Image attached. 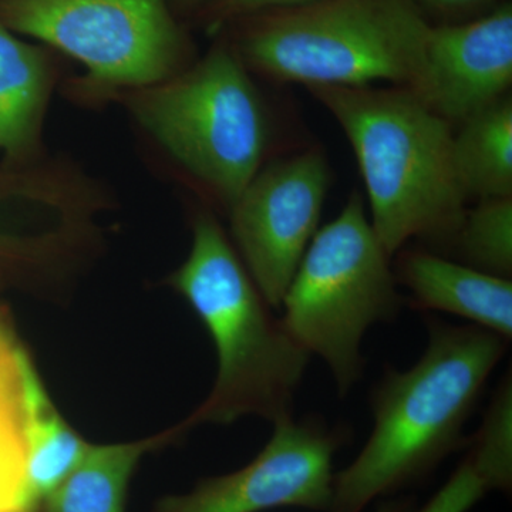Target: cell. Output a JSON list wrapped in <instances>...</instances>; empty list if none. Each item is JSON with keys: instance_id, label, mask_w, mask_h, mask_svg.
<instances>
[{"instance_id": "21", "label": "cell", "mask_w": 512, "mask_h": 512, "mask_svg": "<svg viewBox=\"0 0 512 512\" xmlns=\"http://www.w3.org/2000/svg\"><path fill=\"white\" fill-rule=\"evenodd\" d=\"M316 0H214L192 19L191 25L215 37L225 26L245 16L268 10L295 8Z\"/></svg>"}, {"instance_id": "8", "label": "cell", "mask_w": 512, "mask_h": 512, "mask_svg": "<svg viewBox=\"0 0 512 512\" xmlns=\"http://www.w3.org/2000/svg\"><path fill=\"white\" fill-rule=\"evenodd\" d=\"M329 181L325 156L303 151L264 165L228 210L239 258L272 309L318 232Z\"/></svg>"}, {"instance_id": "25", "label": "cell", "mask_w": 512, "mask_h": 512, "mask_svg": "<svg viewBox=\"0 0 512 512\" xmlns=\"http://www.w3.org/2000/svg\"><path fill=\"white\" fill-rule=\"evenodd\" d=\"M416 508L417 500L413 495L400 494L379 501L373 512H413Z\"/></svg>"}, {"instance_id": "4", "label": "cell", "mask_w": 512, "mask_h": 512, "mask_svg": "<svg viewBox=\"0 0 512 512\" xmlns=\"http://www.w3.org/2000/svg\"><path fill=\"white\" fill-rule=\"evenodd\" d=\"M430 25L412 0H316L245 16L218 35L249 72L276 82L412 89Z\"/></svg>"}, {"instance_id": "11", "label": "cell", "mask_w": 512, "mask_h": 512, "mask_svg": "<svg viewBox=\"0 0 512 512\" xmlns=\"http://www.w3.org/2000/svg\"><path fill=\"white\" fill-rule=\"evenodd\" d=\"M66 60L52 47L30 45L0 22V153L6 167L45 160L43 124Z\"/></svg>"}, {"instance_id": "23", "label": "cell", "mask_w": 512, "mask_h": 512, "mask_svg": "<svg viewBox=\"0 0 512 512\" xmlns=\"http://www.w3.org/2000/svg\"><path fill=\"white\" fill-rule=\"evenodd\" d=\"M414 6L423 13L439 15L447 19V23L464 22L484 15L495 8L501 0H412Z\"/></svg>"}, {"instance_id": "18", "label": "cell", "mask_w": 512, "mask_h": 512, "mask_svg": "<svg viewBox=\"0 0 512 512\" xmlns=\"http://www.w3.org/2000/svg\"><path fill=\"white\" fill-rule=\"evenodd\" d=\"M466 457L483 480L488 493L510 495L512 491V377L498 384L474 434Z\"/></svg>"}, {"instance_id": "14", "label": "cell", "mask_w": 512, "mask_h": 512, "mask_svg": "<svg viewBox=\"0 0 512 512\" xmlns=\"http://www.w3.org/2000/svg\"><path fill=\"white\" fill-rule=\"evenodd\" d=\"M461 123L453 136V156L466 197H512L510 97L495 101Z\"/></svg>"}, {"instance_id": "2", "label": "cell", "mask_w": 512, "mask_h": 512, "mask_svg": "<svg viewBox=\"0 0 512 512\" xmlns=\"http://www.w3.org/2000/svg\"><path fill=\"white\" fill-rule=\"evenodd\" d=\"M355 153L370 224L387 254L416 238L454 239L467 197L450 123L407 87H313Z\"/></svg>"}, {"instance_id": "9", "label": "cell", "mask_w": 512, "mask_h": 512, "mask_svg": "<svg viewBox=\"0 0 512 512\" xmlns=\"http://www.w3.org/2000/svg\"><path fill=\"white\" fill-rule=\"evenodd\" d=\"M345 441V433L329 429L323 421L282 417L247 466L204 478L188 493L165 495L154 512H328L335 457Z\"/></svg>"}, {"instance_id": "10", "label": "cell", "mask_w": 512, "mask_h": 512, "mask_svg": "<svg viewBox=\"0 0 512 512\" xmlns=\"http://www.w3.org/2000/svg\"><path fill=\"white\" fill-rule=\"evenodd\" d=\"M512 83V5L477 18L431 23L412 92L444 120L463 121L505 97Z\"/></svg>"}, {"instance_id": "22", "label": "cell", "mask_w": 512, "mask_h": 512, "mask_svg": "<svg viewBox=\"0 0 512 512\" xmlns=\"http://www.w3.org/2000/svg\"><path fill=\"white\" fill-rule=\"evenodd\" d=\"M22 352L0 326V417H23Z\"/></svg>"}, {"instance_id": "3", "label": "cell", "mask_w": 512, "mask_h": 512, "mask_svg": "<svg viewBox=\"0 0 512 512\" xmlns=\"http://www.w3.org/2000/svg\"><path fill=\"white\" fill-rule=\"evenodd\" d=\"M168 284L210 333L218 356L214 389L191 423H232L247 414L275 423L291 416L309 356L286 333L238 252L207 212L192 225V247Z\"/></svg>"}, {"instance_id": "20", "label": "cell", "mask_w": 512, "mask_h": 512, "mask_svg": "<svg viewBox=\"0 0 512 512\" xmlns=\"http://www.w3.org/2000/svg\"><path fill=\"white\" fill-rule=\"evenodd\" d=\"M487 494L483 480L464 457L446 483L413 512H470Z\"/></svg>"}, {"instance_id": "1", "label": "cell", "mask_w": 512, "mask_h": 512, "mask_svg": "<svg viewBox=\"0 0 512 512\" xmlns=\"http://www.w3.org/2000/svg\"><path fill=\"white\" fill-rule=\"evenodd\" d=\"M507 340L474 325L430 322L423 355L387 369L370 394L373 429L355 460L336 471L328 512H365L429 480L466 447L464 429Z\"/></svg>"}, {"instance_id": "16", "label": "cell", "mask_w": 512, "mask_h": 512, "mask_svg": "<svg viewBox=\"0 0 512 512\" xmlns=\"http://www.w3.org/2000/svg\"><path fill=\"white\" fill-rule=\"evenodd\" d=\"M64 185L62 171L52 161L0 171V261L47 269L55 259V232L9 227L6 212L55 194Z\"/></svg>"}, {"instance_id": "19", "label": "cell", "mask_w": 512, "mask_h": 512, "mask_svg": "<svg viewBox=\"0 0 512 512\" xmlns=\"http://www.w3.org/2000/svg\"><path fill=\"white\" fill-rule=\"evenodd\" d=\"M0 512H30L25 503L22 420L0 417Z\"/></svg>"}, {"instance_id": "6", "label": "cell", "mask_w": 512, "mask_h": 512, "mask_svg": "<svg viewBox=\"0 0 512 512\" xmlns=\"http://www.w3.org/2000/svg\"><path fill=\"white\" fill-rule=\"evenodd\" d=\"M0 22L86 67L64 80L84 107L171 79L195 62L190 29L167 0H0Z\"/></svg>"}, {"instance_id": "12", "label": "cell", "mask_w": 512, "mask_h": 512, "mask_svg": "<svg viewBox=\"0 0 512 512\" xmlns=\"http://www.w3.org/2000/svg\"><path fill=\"white\" fill-rule=\"evenodd\" d=\"M399 279L417 308L450 313L510 342L511 279L424 251L400 256Z\"/></svg>"}, {"instance_id": "5", "label": "cell", "mask_w": 512, "mask_h": 512, "mask_svg": "<svg viewBox=\"0 0 512 512\" xmlns=\"http://www.w3.org/2000/svg\"><path fill=\"white\" fill-rule=\"evenodd\" d=\"M113 103L227 211L265 165L272 140L268 107L224 35L184 72L120 93Z\"/></svg>"}, {"instance_id": "17", "label": "cell", "mask_w": 512, "mask_h": 512, "mask_svg": "<svg viewBox=\"0 0 512 512\" xmlns=\"http://www.w3.org/2000/svg\"><path fill=\"white\" fill-rule=\"evenodd\" d=\"M454 239L467 265L510 279L512 197L480 200L474 210L466 211Z\"/></svg>"}, {"instance_id": "24", "label": "cell", "mask_w": 512, "mask_h": 512, "mask_svg": "<svg viewBox=\"0 0 512 512\" xmlns=\"http://www.w3.org/2000/svg\"><path fill=\"white\" fill-rule=\"evenodd\" d=\"M167 2L174 15L185 25L190 26L192 19L214 0H167Z\"/></svg>"}, {"instance_id": "7", "label": "cell", "mask_w": 512, "mask_h": 512, "mask_svg": "<svg viewBox=\"0 0 512 512\" xmlns=\"http://www.w3.org/2000/svg\"><path fill=\"white\" fill-rule=\"evenodd\" d=\"M390 256L355 194L319 228L293 275L281 323L309 356L329 367L340 397L362 379V343L376 323L400 311Z\"/></svg>"}, {"instance_id": "13", "label": "cell", "mask_w": 512, "mask_h": 512, "mask_svg": "<svg viewBox=\"0 0 512 512\" xmlns=\"http://www.w3.org/2000/svg\"><path fill=\"white\" fill-rule=\"evenodd\" d=\"M23 441H25V503L40 512L49 495L82 463L87 443L57 412L29 356L22 352Z\"/></svg>"}, {"instance_id": "15", "label": "cell", "mask_w": 512, "mask_h": 512, "mask_svg": "<svg viewBox=\"0 0 512 512\" xmlns=\"http://www.w3.org/2000/svg\"><path fill=\"white\" fill-rule=\"evenodd\" d=\"M164 436L121 444H92L72 474L49 495L40 512H126L131 476Z\"/></svg>"}]
</instances>
